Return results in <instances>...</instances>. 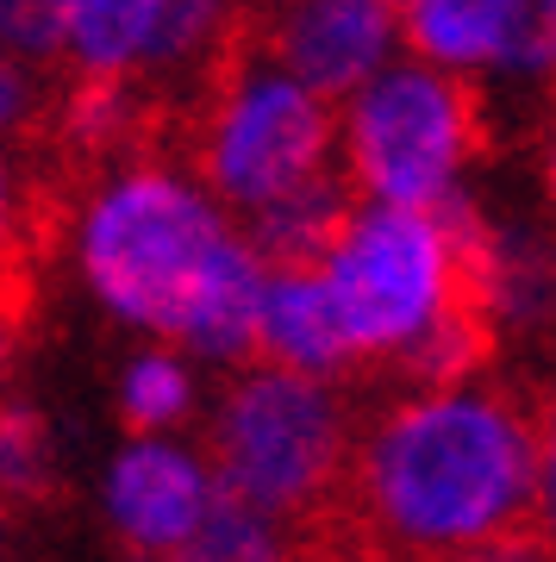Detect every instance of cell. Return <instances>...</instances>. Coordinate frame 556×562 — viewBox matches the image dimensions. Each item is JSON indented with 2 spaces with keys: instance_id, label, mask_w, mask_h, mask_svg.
I'll return each instance as SVG.
<instances>
[{
  "instance_id": "14",
  "label": "cell",
  "mask_w": 556,
  "mask_h": 562,
  "mask_svg": "<svg viewBox=\"0 0 556 562\" xmlns=\"http://www.w3.org/2000/svg\"><path fill=\"white\" fill-rule=\"evenodd\" d=\"M120 413L132 431H163L188 413V375H181L169 357H138L125 369V387H120Z\"/></svg>"
},
{
  "instance_id": "7",
  "label": "cell",
  "mask_w": 556,
  "mask_h": 562,
  "mask_svg": "<svg viewBox=\"0 0 556 562\" xmlns=\"http://www.w3.org/2000/svg\"><path fill=\"white\" fill-rule=\"evenodd\" d=\"M107 506L120 538L144 557H176L181 543H194V531L213 513V487L188 457L163 450V443H138L113 462L107 475Z\"/></svg>"
},
{
  "instance_id": "10",
  "label": "cell",
  "mask_w": 556,
  "mask_h": 562,
  "mask_svg": "<svg viewBox=\"0 0 556 562\" xmlns=\"http://www.w3.org/2000/svg\"><path fill=\"white\" fill-rule=\"evenodd\" d=\"M263 357H276L281 369H300V375H338V369L357 362L338 306L325 294V276H269Z\"/></svg>"
},
{
  "instance_id": "1",
  "label": "cell",
  "mask_w": 556,
  "mask_h": 562,
  "mask_svg": "<svg viewBox=\"0 0 556 562\" xmlns=\"http://www.w3.org/2000/svg\"><path fill=\"white\" fill-rule=\"evenodd\" d=\"M537 519V413L507 387L407 394L357 443L338 501L288 531L294 562H444Z\"/></svg>"
},
{
  "instance_id": "5",
  "label": "cell",
  "mask_w": 556,
  "mask_h": 562,
  "mask_svg": "<svg viewBox=\"0 0 556 562\" xmlns=\"http://www.w3.org/2000/svg\"><path fill=\"white\" fill-rule=\"evenodd\" d=\"M451 288V250L432 213L419 206H369L344 250L325 269V294L338 306L357 362H388L432 331Z\"/></svg>"
},
{
  "instance_id": "9",
  "label": "cell",
  "mask_w": 556,
  "mask_h": 562,
  "mask_svg": "<svg viewBox=\"0 0 556 562\" xmlns=\"http://www.w3.org/2000/svg\"><path fill=\"white\" fill-rule=\"evenodd\" d=\"M400 32L419 57L444 63V69L519 63L525 7L519 0H400Z\"/></svg>"
},
{
  "instance_id": "6",
  "label": "cell",
  "mask_w": 556,
  "mask_h": 562,
  "mask_svg": "<svg viewBox=\"0 0 556 562\" xmlns=\"http://www.w3.org/2000/svg\"><path fill=\"white\" fill-rule=\"evenodd\" d=\"M269 57L325 101L363 94L400 32V0H251Z\"/></svg>"
},
{
  "instance_id": "13",
  "label": "cell",
  "mask_w": 556,
  "mask_h": 562,
  "mask_svg": "<svg viewBox=\"0 0 556 562\" xmlns=\"http://www.w3.org/2000/svg\"><path fill=\"white\" fill-rule=\"evenodd\" d=\"M7 63L69 69V0H7Z\"/></svg>"
},
{
  "instance_id": "4",
  "label": "cell",
  "mask_w": 556,
  "mask_h": 562,
  "mask_svg": "<svg viewBox=\"0 0 556 562\" xmlns=\"http://www.w3.org/2000/svg\"><path fill=\"white\" fill-rule=\"evenodd\" d=\"M494 150L488 101L463 69L394 63L351 101V181L381 206L432 213L451 176Z\"/></svg>"
},
{
  "instance_id": "12",
  "label": "cell",
  "mask_w": 556,
  "mask_h": 562,
  "mask_svg": "<svg viewBox=\"0 0 556 562\" xmlns=\"http://www.w3.org/2000/svg\"><path fill=\"white\" fill-rule=\"evenodd\" d=\"M163 562H294V550H288L276 519H263L257 506H244L238 494L213 487V513L194 531V543H181L176 557Z\"/></svg>"
},
{
  "instance_id": "17",
  "label": "cell",
  "mask_w": 556,
  "mask_h": 562,
  "mask_svg": "<svg viewBox=\"0 0 556 562\" xmlns=\"http://www.w3.org/2000/svg\"><path fill=\"white\" fill-rule=\"evenodd\" d=\"M532 413H537V519H544V531H556V387Z\"/></svg>"
},
{
  "instance_id": "11",
  "label": "cell",
  "mask_w": 556,
  "mask_h": 562,
  "mask_svg": "<svg viewBox=\"0 0 556 562\" xmlns=\"http://www.w3.org/2000/svg\"><path fill=\"white\" fill-rule=\"evenodd\" d=\"M157 0H69V63L81 76H125L151 38Z\"/></svg>"
},
{
  "instance_id": "8",
  "label": "cell",
  "mask_w": 556,
  "mask_h": 562,
  "mask_svg": "<svg viewBox=\"0 0 556 562\" xmlns=\"http://www.w3.org/2000/svg\"><path fill=\"white\" fill-rule=\"evenodd\" d=\"M363 188L351 181V169H325L319 181L294 188L288 201L263 206L244 220V244L257 250V262L269 276H325L332 257L344 250L351 225L363 220Z\"/></svg>"
},
{
  "instance_id": "2",
  "label": "cell",
  "mask_w": 556,
  "mask_h": 562,
  "mask_svg": "<svg viewBox=\"0 0 556 562\" xmlns=\"http://www.w3.org/2000/svg\"><path fill=\"white\" fill-rule=\"evenodd\" d=\"M232 250L238 238L219 225V213L163 162L120 169L81 213V269L94 294L120 319L181 344L213 301Z\"/></svg>"
},
{
  "instance_id": "18",
  "label": "cell",
  "mask_w": 556,
  "mask_h": 562,
  "mask_svg": "<svg viewBox=\"0 0 556 562\" xmlns=\"http://www.w3.org/2000/svg\"><path fill=\"white\" fill-rule=\"evenodd\" d=\"M525 7V50H519V63H551L556 50V0H519Z\"/></svg>"
},
{
  "instance_id": "19",
  "label": "cell",
  "mask_w": 556,
  "mask_h": 562,
  "mask_svg": "<svg viewBox=\"0 0 556 562\" xmlns=\"http://www.w3.org/2000/svg\"><path fill=\"white\" fill-rule=\"evenodd\" d=\"M544 188H551V201H556V125H551V144H544Z\"/></svg>"
},
{
  "instance_id": "20",
  "label": "cell",
  "mask_w": 556,
  "mask_h": 562,
  "mask_svg": "<svg viewBox=\"0 0 556 562\" xmlns=\"http://www.w3.org/2000/svg\"><path fill=\"white\" fill-rule=\"evenodd\" d=\"M544 76H551V94H556V50H551V63H544Z\"/></svg>"
},
{
  "instance_id": "15",
  "label": "cell",
  "mask_w": 556,
  "mask_h": 562,
  "mask_svg": "<svg viewBox=\"0 0 556 562\" xmlns=\"http://www.w3.org/2000/svg\"><path fill=\"white\" fill-rule=\"evenodd\" d=\"M7 487L25 506L51 494V438L32 406H7Z\"/></svg>"
},
{
  "instance_id": "3",
  "label": "cell",
  "mask_w": 556,
  "mask_h": 562,
  "mask_svg": "<svg viewBox=\"0 0 556 562\" xmlns=\"http://www.w3.org/2000/svg\"><path fill=\"white\" fill-rule=\"evenodd\" d=\"M207 457H213V487L257 506L288 538L338 501L357 462V438L332 382L263 362L225 387L207 431Z\"/></svg>"
},
{
  "instance_id": "16",
  "label": "cell",
  "mask_w": 556,
  "mask_h": 562,
  "mask_svg": "<svg viewBox=\"0 0 556 562\" xmlns=\"http://www.w3.org/2000/svg\"><path fill=\"white\" fill-rule=\"evenodd\" d=\"M444 562H556V531H544V519H532V525L500 531L488 543H469V550H457V557H444Z\"/></svg>"
}]
</instances>
